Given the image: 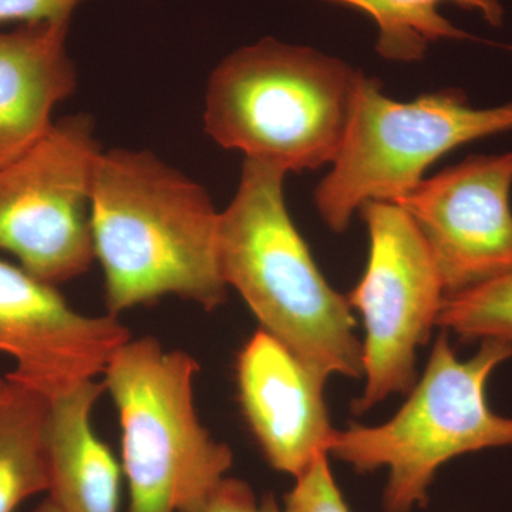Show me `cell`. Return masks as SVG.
Wrapping results in <instances>:
<instances>
[{"label": "cell", "instance_id": "cell-21", "mask_svg": "<svg viewBox=\"0 0 512 512\" xmlns=\"http://www.w3.org/2000/svg\"><path fill=\"white\" fill-rule=\"evenodd\" d=\"M32 512H63L50 498H46L42 504L37 505Z\"/></svg>", "mask_w": 512, "mask_h": 512}, {"label": "cell", "instance_id": "cell-14", "mask_svg": "<svg viewBox=\"0 0 512 512\" xmlns=\"http://www.w3.org/2000/svg\"><path fill=\"white\" fill-rule=\"evenodd\" d=\"M366 13L379 29L376 50L393 62L423 59L431 43L443 39L468 40L476 37L456 28L439 12L441 3L478 12L485 23L501 28L504 6L501 0H329Z\"/></svg>", "mask_w": 512, "mask_h": 512}, {"label": "cell", "instance_id": "cell-6", "mask_svg": "<svg viewBox=\"0 0 512 512\" xmlns=\"http://www.w3.org/2000/svg\"><path fill=\"white\" fill-rule=\"evenodd\" d=\"M510 131L512 101L476 109L466 93L444 89L403 103L363 74L333 170L315 190L316 208L332 231H346L366 202L397 201L450 151Z\"/></svg>", "mask_w": 512, "mask_h": 512}, {"label": "cell", "instance_id": "cell-11", "mask_svg": "<svg viewBox=\"0 0 512 512\" xmlns=\"http://www.w3.org/2000/svg\"><path fill=\"white\" fill-rule=\"evenodd\" d=\"M239 402L266 460L301 477L328 454L333 430L323 400L325 379L278 339L259 329L237 360Z\"/></svg>", "mask_w": 512, "mask_h": 512}, {"label": "cell", "instance_id": "cell-4", "mask_svg": "<svg viewBox=\"0 0 512 512\" xmlns=\"http://www.w3.org/2000/svg\"><path fill=\"white\" fill-rule=\"evenodd\" d=\"M512 357V343L484 340L458 359L447 332L434 343L426 372L393 419L333 430L329 454L360 473L387 468L384 512H413L429 501L437 471L453 458L512 446V419L490 409L488 379Z\"/></svg>", "mask_w": 512, "mask_h": 512}, {"label": "cell", "instance_id": "cell-12", "mask_svg": "<svg viewBox=\"0 0 512 512\" xmlns=\"http://www.w3.org/2000/svg\"><path fill=\"white\" fill-rule=\"evenodd\" d=\"M69 25L70 19L42 20L0 30V167L45 136L53 111L76 90Z\"/></svg>", "mask_w": 512, "mask_h": 512}, {"label": "cell", "instance_id": "cell-7", "mask_svg": "<svg viewBox=\"0 0 512 512\" xmlns=\"http://www.w3.org/2000/svg\"><path fill=\"white\" fill-rule=\"evenodd\" d=\"M101 151L92 119L76 114L0 167V251L46 284L72 281L96 259L90 208Z\"/></svg>", "mask_w": 512, "mask_h": 512}, {"label": "cell", "instance_id": "cell-10", "mask_svg": "<svg viewBox=\"0 0 512 512\" xmlns=\"http://www.w3.org/2000/svg\"><path fill=\"white\" fill-rule=\"evenodd\" d=\"M130 339L117 316L83 315L56 286L0 259V353L15 360L10 382L50 402L104 373Z\"/></svg>", "mask_w": 512, "mask_h": 512}, {"label": "cell", "instance_id": "cell-22", "mask_svg": "<svg viewBox=\"0 0 512 512\" xmlns=\"http://www.w3.org/2000/svg\"><path fill=\"white\" fill-rule=\"evenodd\" d=\"M74 2L77 3V5H79L80 2H83V0H74Z\"/></svg>", "mask_w": 512, "mask_h": 512}, {"label": "cell", "instance_id": "cell-13", "mask_svg": "<svg viewBox=\"0 0 512 512\" xmlns=\"http://www.w3.org/2000/svg\"><path fill=\"white\" fill-rule=\"evenodd\" d=\"M104 392L103 382L86 380L47 407V498L63 512H119L120 464L92 423Z\"/></svg>", "mask_w": 512, "mask_h": 512}, {"label": "cell", "instance_id": "cell-16", "mask_svg": "<svg viewBox=\"0 0 512 512\" xmlns=\"http://www.w3.org/2000/svg\"><path fill=\"white\" fill-rule=\"evenodd\" d=\"M464 342L512 343V269L483 285L447 296L437 319Z\"/></svg>", "mask_w": 512, "mask_h": 512}, {"label": "cell", "instance_id": "cell-8", "mask_svg": "<svg viewBox=\"0 0 512 512\" xmlns=\"http://www.w3.org/2000/svg\"><path fill=\"white\" fill-rule=\"evenodd\" d=\"M369 231L365 274L348 302L362 315L365 392L353 404L365 413L416 382V353L430 338L446 299L436 259L409 212L396 202L360 207Z\"/></svg>", "mask_w": 512, "mask_h": 512}, {"label": "cell", "instance_id": "cell-3", "mask_svg": "<svg viewBox=\"0 0 512 512\" xmlns=\"http://www.w3.org/2000/svg\"><path fill=\"white\" fill-rule=\"evenodd\" d=\"M362 76L338 57L266 37L215 67L205 131L286 174L316 170L338 157Z\"/></svg>", "mask_w": 512, "mask_h": 512}, {"label": "cell", "instance_id": "cell-5", "mask_svg": "<svg viewBox=\"0 0 512 512\" xmlns=\"http://www.w3.org/2000/svg\"><path fill=\"white\" fill-rule=\"evenodd\" d=\"M198 372L194 357L148 336L110 357L103 383L119 413L128 512H195L227 477L231 448L195 409Z\"/></svg>", "mask_w": 512, "mask_h": 512}, {"label": "cell", "instance_id": "cell-15", "mask_svg": "<svg viewBox=\"0 0 512 512\" xmlns=\"http://www.w3.org/2000/svg\"><path fill=\"white\" fill-rule=\"evenodd\" d=\"M47 407L45 397L15 383L0 406V512H15L23 501L49 491Z\"/></svg>", "mask_w": 512, "mask_h": 512}, {"label": "cell", "instance_id": "cell-9", "mask_svg": "<svg viewBox=\"0 0 512 512\" xmlns=\"http://www.w3.org/2000/svg\"><path fill=\"white\" fill-rule=\"evenodd\" d=\"M512 153L470 156L394 201L416 222L447 296L512 269Z\"/></svg>", "mask_w": 512, "mask_h": 512}, {"label": "cell", "instance_id": "cell-18", "mask_svg": "<svg viewBox=\"0 0 512 512\" xmlns=\"http://www.w3.org/2000/svg\"><path fill=\"white\" fill-rule=\"evenodd\" d=\"M195 512H284V510L279 508L271 495L259 503L254 491L245 481L225 477Z\"/></svg>", "mask_w": 512, "mask_h": 512}, {"label": "cell", "instance_id": "cell-20", "mask_svg": "<svg viewBox=\"0 0 512 512\" xmlns=\"http://www.w3.org/2000/svg\"><path fill=\"white\" fill-rule=\"evenodd\" d=\"M13 392V383L8 379L0 377V406L9 399L10 394Z\"/></svg>", "mask_w": 512, "mask_h": 512}, {"label": "cell", "instance_id": "cell-19", "mask_svg": "<svg viewBox=\"0 0 512 512\" xmlns=\"http://www.w3.org/2000/svg\"><path fill=\"white\" fill-rule=\"evenodd\" d=\"M74 0H0V25L72 18Z\"/></svg>", "mask_w": 512, "mask_h": 512}, {"label": "cell", "instance_id": "cell-17", "mask_svg": "<svg viewBox=\"0 0 512 512\" xmlns=\"http://www.w3.org/2000/svg\"><path fill=\"white\" fill-rule=\"evenodd\" d=\"M286 495L284 512H349L330 471L328 454L316 458Z\"/></svg>", "mask_w": 512, "mask_h": 512}, {"label": "cell", "instance_id": "cell-1", "mask_svg": "<svg viewBox=\"0 0 512 512\" xmlns=\"http://www.w3.org/2000/svg\"><path fill=\"white\" fill-rule=\"evenodd\" d=\"M94 255L111 315L174 295L217 309L227 299L208 192L150 151H101L94 165Z\"/></svg>", "mask_w": 512, "mask_h": 512}, {"label": "cell", "instance_id": "cell-2", "mask_svg": "<svg viewBox=\"0 0 512 512\" xmlns=\"http://www.w3.org/2000/svg\"><path fill=\"white\" fill-rule=\"evenodd\" d=\"M286 173L245 158L237 194L220 212L218 262L262 330L323 379L363 376L362 343L348 298L329 286L293 225Z\"/></svg>", "mask_w": 512, "mask_h": 512}]
</instances>
